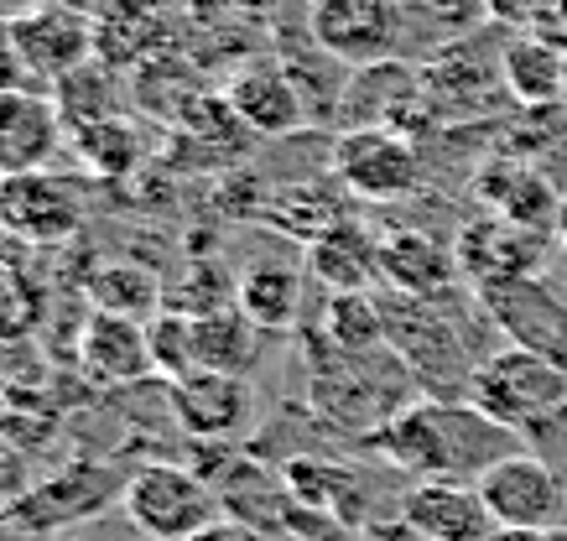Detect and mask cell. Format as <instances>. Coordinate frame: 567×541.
Returning <instances> with one entry per match:
<instances>
[{"label": "cell", "mask_w": 567, "mask_h": 541, "mask_svg": "<svg viewBox=\"0 0 567 541\" xmlns=\"http://www.w3.org/2000/svg\"><path fill=\"white\" fill-rule=\"evenodd\" d=\"M480 11L505 32H542L557 17V0H480Z\"/></svg>", "instance_id": "83f0119b"}, {"label": "cell", "mask_w": 567, "mask_h": 541, "mask_svg": "<svg viewBox=\"0 0 567 541\" xmlns=\"http://www.w3.org/2000/svg\"><path fill=\"white\" fill-rule=\"evenodd\" d=\"M551 32L567 37V0H557V17H551Z\"/></svg>", "instance_id": "d590c367"}, {"label": "cell", "mask_w": 567, "mask_h": 541, "mask_svg": "<svg viewBox=\"0 0 567 541\" xmlns=\"http://www.w3.org/2000/svg\"><path fill=\"white\" fill-rule=\"evenodd\" d=\"M360 541H427V537H422L406 516H395V521H370L360 531Z\"/></svg>", "instance_id": "4dcf8cb0"}, {"label": "cell", "mask_w": 567, "mask_h": 541, "mask_svg": "<svg viewBox=\"0 0 567 541\" xmlns=\"http://www.w3.org/2000/svg\"><path fill=\"white\" fill-rule=\"evenodd\" d=\"M499 84L520 110H551L567 100V37L542 27V32H511L499 48Z\"/></svg>", "instance_id": "2e32d148"}, {"label": "cell", "mask_w": 567, "mask_h": 541, "mask_svg": "<svg viewBox=\"0 0 567 541\" xmlns=\"http://www.w3.org/2000/svg\"><path fill=\"white\" fill-rule=\"evenodd\" d=\"M360 448L380 454L401 474H412L416 485H427V479H464V485H474L489 464H499L505 454H516L526 443L511 427L489 422L474 402L422 396V402L401 406L395 417L380 422Z\"/></svg>", "instance_id": "6da1fadb"}, {"label": "cell", "mask_w": 567, "mask_h": 541, "mask_svg": "<svg viewBox=\"0 0 567 541\" xmlns=\"http://www.w3.org/2000/svg\"><path fill=\"white\" fill-rule=\"evenodd\" d=\"M121 510L141 531V541H193L204 526L224 516L219 489L198 469L173 464V458H146L141 469L125 474Z\"/></svg>", "instance_id": "3957f363"}, {"label": "cell", "mask_w": 567, "mask_h": 541, "mask_svg": "<svg viewBox=\"0 0 567 541\" xmlns=\"http://www.w3.org/2000/svg\"><path fill=\"white\" fill-rule=\"evenodd\" d=\"M121 489H125V479L115 469H104L94 458H79V464H63L58 474L37 479L11 521L52 537V531H63V526H79V521H89V516H100L104 506H121Z\"/></svg>", "instance_id": "30bf717a"}, {"label": "cell", "mask_w": 567, "mask_h": 541, "mask_svg": "<svg viewBox=\"0 0 567 541\" xmlns=\"http://www.w3.org/2000/svg\"><path fill=\"white\" fill-rule=\"evenodd\" d=\"M79 365L94 385H141L156 375L152 360V323L121 313H94L79 339Z\"/></svg>", "instance_id": "ac0fdd59"}, {"label": "cell", "mask_w": 567, "mask_h": 541, "mask_svg": "<svg viewBox=\"0 0 567 541\" xmlns=\"http://www.w3.org/2000/svg\"><path fill=\"white\" fill-rule=\"evenodd\" d=\"M547 240L542 229L511 225L499 214H474L458 225V240H453V256H458V271L474 292H489V287H505V281L520 277H542V261H547Z\"/></svg>", "instance_id": "52a82bcc"}, {"label": "cell", "mask_w": 567, "mask_h": 541, "mask_svg": "<svg viewBox=\"0 0 567 541\" xmlns=\"http://www.w3.org/2000/svg\"><path fill=\"white\" fill-rule=\"evenodd\" d=\"M0 541H48V537L32 531V526H21V521H0Z\"/></svg>", "instance_id": "836d02e7"}, {"label": "cell", "mask_w": 567, "mask_h": 541, "mask_svg": "<svg viewBox=\"0 0 567 541\" xmlns=\"http://www.w3.org/2000/svg\"><path fill=\"white\" fill-rule=\"evenodd\" d=\"M401 516L422 531L427 541H489L499 531L484 510L480 489L464 485V479H427V485H412L406 500H401Z\"/></svg>", "instance_id": "ffe728a7"}, {"label": "cell", "mask_w": 567, "mask_h": 541, "mask_svg": "<svg viewBox=\"0 0 567 541\" xmlns=\"http://www.w3.org/2000/svg\"><path fill=\"white\" fill-rule=\"evenodd\" d=\"M193 541H260V531H250V526H240V521H229V516H219L214 526H204Z\"/></svg>", "instance_id": "1f68e13d"}, {"label": "cell", "mask_w": 567, "mask_h": 541, "mask_svg": "<svg viewBox=\"0 0 567 541\" xmlns=\"http://www.w3.org/2000/svg\"><path fill=\"white\" fill-rule=\"evenodd\" d=\"M224 110L235 115V125H245L250 136H292L308 121V105L297 94L292 73L281 63H245L224 79Z\"/></svg>", "instance_id": "5bb4252c"}, {"label": "cell", "mask_w": 567, "mask_h": 541, "mask_svg": "<svg viewBox=\"0 0 567 541\" xmlns=\"http://www.w3.org/2000/svg\"><path fill=\"white\" fill-rule=\"evenodd\" d=\"M308 32L318 53L349 69L380 63L395 42V0H308Z\"/></svg>", "instance_id": "8fae6325"}, {"label": "cell", "mask_w": 567, "mask_h": 541, "mask_svg": "<svg viewBox=\"0 0 567 541\" xmlns=\"http://www.w3.org/2000/svg\"><path fill=\"white\" fill-rule=\"evenodd\" d=\"M427 79L412 63H395V58H380V63H364V69L349 73L344 89V131L349 125H385V131H412L422 115H427Z\"/></svg>", "instance_id": "7c38bea8"}, {"label": "cell", "mask_w": 567, "mask_h": 541, "mask_svg": "<svg viewBox=\"0 0 567 541\" xmlns=\"http://www.w3.org/2000/svg\"><path fill=\"white\" fill-rule=\"evenodd\" d=\"M167 406H173L177 427L198 443H219V437L240 433L250 417V381L240 375H214V370H193L183 381L167 385Z\"/></svg>", "instance_id": "e0dca14e"}, {"label": "cell", "mask_w": 567, "mask_h": 541, "mask_svg": "<svg viewBox=\"0 0 567 541\" xmlns=\"http://www.w3.org/2000/svg\"><path fill=\"white\" fill-rule=\"evenodd\" d=\"M73 152L94 167V173H131L141 157V141L136 131L115 115H94V121L73 125Z\"/></svg>", "instance_id": "4316f807"}, {"label": "cell", "mask_w": 567, "mask_h": 541, "mask_svg": "<svg viewBox=\"0 0 567 541\" xmlns=\"http://www.w3.org/2000/svg\"><path fill=\"white\" fill-rule=\"evenodd\" d=\"M380 281L401 292V298H416V302H443L464 271H458V256L453 245H443L437 235L416 225H395V229H380Z\"/></svg>", "instance_id": "4fadbf2b"}, {"label": "cell", "mask_w": 567, "mask_h": 541, "mask_svg": "<svg viewBox=\"0 0 567 541\" xmlns=\"http://www.w3.org/2000/svg\"><path fill=\"white\" fill-rule=\"evenodd\" d=\"M328 173L339 177V188L364 198V204H395L422 188V157L406 131L385 125H349L333 136Z\"/></svg>", "instance_id": "277c9868"}, {"label": "cell", "mask_w": 567, "mask_h": 541, "mask_svg": "<svg viewBox=\"0 0 567 541\" xmlns=\"http://www.w3.org/2000/svg\"><path fill=\"white\" fill-rule=\"evenodd\" d=\"M480 308L499 333H511V344H520V350H532L542 360H551L557 370H567V302L542 277L489 287V292H480Z\"/></svg>", "instance_id": "9c48e42d"}, {"label": "cell", "mask_w": 567, "mask_h": 541, "mask_svg": "<svg viewBox=\"0 0 567 541\" xmlns=\"http://www.w3.org/2000/svg\"><path fill=\"white\" fill-rule=\"evenodd\" d=\"M17 42L32 84H63L100 53V21L69 0H48V6H32L17 17Z\"/></svg>", "instance_id": "ba28073f"}, {"label": "cell", "mask_w": 567, "mask_h": 541, "mask_svg": "<svg viewBox=\"0 0 567 541\" xmlns=\"http://www.w3.org/2000/svg\"><path fill=\"white\" fill-rule=\"evenodd\" d=\"M308 302V261L292 256H250L235 277V308L260 333H287Z\"/></svg>", "instance_id": "d6986e66"}, {"label": "cell", "mask_w": 567, "mask_h": 541, "mask_svg": "<svg viewBox=\"0 0 567 541\" xmlns=\"http://www.w3.org/2000/svg\"><path fill=\"white\" fill-rule=\"evenodd\" d=\"M474 193H480L484 214H499V219L526 225V229H542V235L557 229V209H563L557 188H551L536 167H526V162H516V157L489 162V167L474 177Z\"/></svg>", "instance_id": "7402d4cb"}, {"label": "cell", "mask_w": 567, "mask_h": 541, "mask_svg": "<svg viewBox=\"0 0 567 541\" xmlns=\"http://www.w3.org/2000/svg\"><path fill=\"white\" fill-rule=\"evenodd\" d=\"M266 333L240 313V308H219V313L193 318V370H214V375H250Z\"/></svg>", "instance_id": "cb8c5ba5"}, {"label": "cell", "mask_w": 567, "mask_h": 541, "mask_svg": "<svg viewBox=\"0 0 567 541\" xmlns=\"http://www.w3.org/2000/svg\"><path fill=\"white\" fill-rule=\"evenodd\" d=\"M27 489H32V479H27V458L0 443V521L17 516L21 500H27Z\"/></svg>", "instance_id": "f1b7e54d"}, {"label": "cell", "mask_w": 567, "mask_h": 541, "mask_svg": "<svg viewBox=\"0 0 567 541\" xmlns=\"http://www.w3.org/2000/svg\"><path fill=\"white\" fill-rule=\"evenodd\" d=\"M323 333L333 350L375 354V350H385V308H380V298H370V292H328Z\"/></svg>", "instance_id": "d4e9b609"}, {"label": "cell", "mask_w": 567, "mask_h": 541, "mask_svg": "<svg viewBox=\"0 0 567 541\" xmlns=\"http://www.w3.org/2000/svg\"><path fill=\"white\" fill-rule=\"evenodd\" d=\"M63 110L42 89H6L0 94V177L37 173L63 146Z\"/></svg>", "instance_id": "9a60e30c"}, {"label": "cell", "mask_w": 567, "mask_h": 541, "mask_svg": "<svg viewBox=\"0 0 567 541\" xmlns=\"http://www.w3.org/2000/svg\"><path fill=\"white\" fill-rule=\"evenodd\" d=\"M557 240H563V250H567V198H563V209H557V229H551Z\"/></svg>", "instance_id": "e575fe53"}, {"label": "cell", "mask_w": 567, "mask_h": 541, "mask_svg": "<svg viewBox=\"0 0 567 541\" xmlns=\"http://www.w3.org/2000/svg\"><path fill=\"white\" fill-rule=\"evenodd\" d=\"M489 541H567V526H547V531H495Z\"/></svg>", "instance_id": "d6a6232c"}, {"label": "cell", "mask_w": 567, "mask_h": 541, "mask_svg": "<svg viewBox=\"0 0 567 541\" xmlns=\"http://www.w3.org/2000/svg\"><path fill=\"white\" fill-rule=\"evenodd\" d=\"M292 500L302 510H312V521H328L349 531V526H364V485L349 464H333V458H292L281 469Z\"/></svg>", "instance_id": "603a6c76"}, {"label": "cell", "mask_w": 567, "mask_h": 541, "mask_svg": "<svg viewBox=\"0 0 567 541\" xmlns=\"http://www.w3.org/2000/svg\"><path fill=\"white\" fill-rule=\"evenodd\" d=\"M89 292L100 302V313H121V318H136V323H152L167 298H162V281L146 277L141 266H125V261H110L100 277L89 281Z\"/></svg>", "instance_id": "484cf974"}, {"label": "cell", "mask_w": 567, "mask_h": 541, "mask_svg": "<svg viewBox=\"0 0 567 541\" xmlns=\"http://www.w3.org/2000/svg\"><path fill=\"white\" fill-rule=\"evenodd\" d=\"M6 89H32V73H27V58L17 42V17H0V94Z\"/></svg>", "instance_id": "f546056e"}, {"label": "cell", "mask_w": 567, "mask_h": 541, "mask_svg": "<svg viewBox=\"0 0 567 541\" xmlns=\"http://www.w3.org/2000/svg\"><path fill=\"white\" fill-rule=\"evenodd\" d=\"M89 198L79 177H63L52 167L21 177H0V229L27 245H63L84 229Z\"/></svg>", "instance_id": "8992f818"}, {"label": "cell", "mask_w": 567, "mask_h": 541, "mask_svg": "<svg viewBox=\"0 0 567 541\" xmlns=\"http://www.w3.org/2000/svg\"><path fill=\"white\" fill-rule=\"evenodd\" d=\"M468 402L516 437H547L567 417V370L520 344H505L480 360L468 381Z\"/></svg>", "instance_id": "7a4b0ae2"}, {"label": "cell", "mask_w": 567, "mask_h": 541, "mask_svg": "<svg viewBox=\"0 0 567 541\" xmlns=\"http://www.w3.org/2000/svg\"><path fill=\"white\" fill-rule=\"evenodd\" d=\"M308 277L328 292H370L380 281V235L360 219H333L302 250Z\"/></svg>", "instance_id": "44dd1931"}, {"label": "cell", "mask_w": 567, "mask_h": 541, "mask_svg": "<svg viewBox=\"0 0 567 541\" xmlns=\"http://www.w3.org/2000/svg\"><path fill=\"white\" fill-rule=\"evenodd\" d=\"M484 510L499 531H547L567 516V485L536 448H516L474 479Z\"/></svg>", "instance_id": "5b68a950"}]
</instances>
